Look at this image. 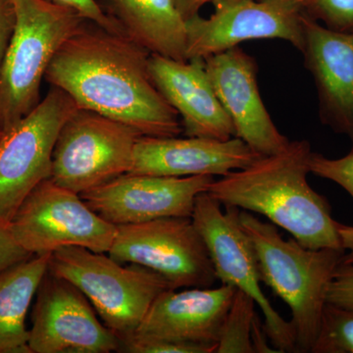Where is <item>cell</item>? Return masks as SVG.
Here are the masks:
<instances>
[{
    "mask_svg": "<svg viewBox=\"0 0 353 353\" xmlns=\"http://www.w3.org/2000/svg\"><path fill=\"white\" fill-rule=\"evenodd\" d=\"M150 57L126 34L87 20L60 46L44 80L79 108L119 121L141 136H180L182 121L155 87Z\"/></svg>",
    "mask_w": 353,
    "mask_h": 353,
    "instance_id": "obj_1",
    "label": "cell"
},
{
    "mask_svg": "<svg viewBox=\"0 0 353 353\" xmlns=\"http://www.w3.org/2000/svg\"><path fill=\"white\" fill-rule=\"evenodd\" d=\"M310 143L290 141L275 154L214 180L209 194L225 208L263 215L310 250H343L326 197L309 185Z\"/></svg>",
    "mask_w": 353,
    "mask_h": 353,
    "instance_id": "obj_2",
    "label": "cell"
},
{
    "mask_svg": "<svg viewBox=\"0 0 353 353\" xmlns=\"http://www.w3.org/2000/svg\"><path fill=\"white\" fill-rule=\"evenodd\" d=\"M240 223L256 254L260 280L290 309L296 352H311L319 333L329 285L343 250H310L285 240L277 226L240 210Z\"/></svg>",
    "mask_w": 353,
    "mask_h": 353,
    "instance_id": "obj_3",
    "label": "cell"
},
{
    "mask_svg": "<svg viewBox=\"0 0 353 353\" xmlns=\"http://www.w3.org/2000/svg\"><path fill=\"white\" fill-rule=\"evenodd\" d=\"M15 26L0 72V130L8 131L41 102V83L60 46L85 22L48 0H11Z\"/></svg>",
    "mask_w": 353,
    "mask_h": 353,
    "instance_id": "obj_4",
    "label": "cell"
},
{
    "mask_svg": "<svg viewBox=\"0 0 353 353\" xmlns=\"http://www.w3.org/2000/svg\"><path fill=\"white\" fill-rule=\"evenodd\" d=\"M48 269L78 288L119 340L136 333L155 299L173 289L157 272L81 246L51 253Z\"/></svg>",
    "mask_w": 353,
    "mask_h": 353,
    "instance_id": "obj_5",
    "label": "cell"
},
{
    "mask_svg": "<svg viewBox=\"0 0 353 353\" xmlns=\"http://www.w3.org/2000/svg\"><path fill=\"white\" fill-rule=\"evenodd\" d=\"M141 137L119 121L79 108L58 134L50 179L78 194L97 189L131 171Z\"/></svg>",
    "mask_w": 353,
    "mask_h": 353,
    "instance_id": "obj_6",
    "label": "cell"
},
{
    "mask_svg": "<svg viewBox=\"0 0 353 353\" xmlns=\"http://www.w3.org/2000/svg\"><path fill=\"white\" fill-rule=\"evenodd\" d=\"M80 108L61 88L52 87L32 112L0 139V222L8 225L26 197L48 180L60 130Z\"/></svg>",
    "mask_w": 353,
    "mask_h": 353,
    "instance_id": "obj_7",
    "label": "cell"
},
{
    "mask_svg": "<svg viewBox=\"0 0 353 353\" xmlns=\"http://www.w3.org/2000/svg\"><path fill=\"white\" fill-rule=\"evenodd\" d=\"M208 192L196 197L192 220L205 243L216 278L252 297L264 316L263 327L278 352H296V331L260 287L259 262L252 241L240 223V209L226 208Z\"/></svg>",
    "mask_w": 353,
    "mask_h": 353,
    "instance_id": "obj_8",
    "label": "cell"
},
{
    "mask_svg": "<svg viewBox=\"0 0 353 353\" xmlns=\"http://www.w3.org/2000/svg\"><path fill=\"white\" fill-rule=\"evenodd\" d=\"M16 241L32 255L67 246L108 253L117 227L94 212L80 194L51 179L37 185L8 224Z\"/></svg>",
    "mask_w": 353,
    "mask_h": 353,
    "instance_id": "obj_9",
    "label": "cell"
},
{
    "mask_svg": "<svg viewBox=\"0 0 353 353\" xmlns=\"http://www.w3.org/2000/svg\"><path fill=\"white\" fill-rule=\"evenodd\" d=\"M117 227L108 255L141 265L166 279L174 290L215 284L214 268L192 217L161 218Z\"/></svg>",
    "mask_w": 353,
    "mask_h": 353,
    "instance_id": "obj_10",
    "label": "cell"
},
{
    "mask_svg": "<svg viewBox=\"0 0 353 353\" xmlns=\"http://www.w3.org/2000/svg\"><path fill=\"white\" fill-rule=\"evenodd\" d=\"M214 12L185 21L187 58H204L255 39H282L303 50L304 0H210Z\"/></svg>",
    "mask_w": 353,
    "mask_h": 353,
    "instance_id": "obj_11",
    "label": "cell"
},
{
    "mask_svg": "<svg viewBox=\"0 0 353 353\" xmlns=\"http://www.w3.org/2000/svg\"><path fill=\"white\" fill-rule=\"evenodd\" d=\"M31 320L32 353H111L119 350V338L97 318L85 294L50 269L37 290Z\"/></svg>",
    "mask_w": 353,
    "mask_h": 353,
    "instance_id": "obj_12",
    "label": "cell"
},
{
    "mask_svg": "<svg viewBox=\"0 0 353 353\" xmlns=\"http://www.w3.org/2000/svg\"><path fill=\"white\" fill-rule=\"evenodd\" d=\"M214 180L205 175L178 178L127 173L80 196L104 220L122 226L192 217L196 197L208 192Z\"/></svg>",
    "mask_w": 353,
    "mask_h": 353,
    "instance_id": "obj_13",
    "label": "cell"
},
{
    "mask_svg": "<svg viewBox=\"0 0 353 353\" xmlns=\"http://www.w3.org/2000/svg\"><path fill=\"white\" fill-rule=\"evenodd\" d=\"M206 71L218 99L234 129V137L262 157L275 154L289 145L260 94L254 58L240 46L205 58Z\"/></svg>",
    "mask_w": 353,
    "mask_h": 353,
    "instance_id": "obj_14",
    "label": "cell"
},
{
    "mask_svg": "<svg viewBox=\"0 0 353 353\" xmlns=\"http://www.w3.org/2000/svg\"><path fill=\"white\" fill-rule=\"evenodd\" d=\"M304 66L314 81L323 124L345 134L353 152V32L334 31L304 13Z\"/></svg>",
    "mask_w": 353,
    "mask_h": 353,
    "instance_id": "obj_15",
    "label": "cell"
},
{
    "mask_svg": "<svg viewBox=\"0 0 353 353\" xmlns=\"http://www.w3.org/2000/svg\"><path fill=\"white\" fill-rule=\"evenodd\" d=\"M262 155L245 141L187 137H145L138 139L129 173L163 176H226L252 165Z\"/></svg>",
    "mask_w": 353,
    "mask_h": 353,
    "instance_id": "obj_16",
    "label": "cell"
},
{
    "mask_svg": "<svg viewBox=\"0 0 353 353\" xmlns=\"http://www.w3.org/2000/svg\"><path fill=\"white\" fill-rule=\"evenodd\" d=\"M150 73L155 87L182 119L185 136L227 141L234 129L218 99L204 58L178 61L150 54Z\"/></svg>",
    "mask_w": 353,
    "mask_h": 353,
    "instance_id": "obj_17",
    "label": "cell"
},
{
    "mask_svg": "<svg viewBox=\"0 0 353 353\" xmlns=\"http://www.w3.org/2000/svg\"><path fill=\"white\" fill-rule=\"evenodd\" d=\"M236 290L225 284L166 290L132 336L217 345Z\"/></svg>",
    "mask_w": 353,
    "mask_h": 353,
    "instance_id": "obj_18",
    "label": "cell"
},
{
    "mask_svg": "<svg viewBox=\"0 0 353 353\" xmlns=\"http://www.w3.org/2000/svg\"><path fill=\"white\" fill-rule=\"evenodd\" d=\"M123 32L148 50L187 61V27L173 0H102Z\"/></svg>",
    "mask_w": 353,
    "mask_h": 353,
    "instance_id": "obj_19",
    "label": "cell"
},
{
    "mask_svg": "<svg viewBox=\"0 0 353 353\" xmlns=\"http://www.w3.org/2000/svg\"><path fill=\"white\" fill-rule=\"evenodd\" d=\"M50 257L32 255L0 274V353H32L26 319Z\"/></svg>",
    "mask_w": 353,
    "mask_h": 353,
    "instance_id": "obj_20",
    "label": "cell"
},
{
    "mask_svg": "<svg viewBox=\"0 0 353 353\" xmlns=\"http://www.w3.org/2000/svg\"><path fill=\"white\" fill-rule=\"evenodd\" d=\"M255 301L236 290L228 311L215 353H254L252 330L255 316Z\"/></svg>",
    "mask_w": 353,
    "mask_h": 353,
    "instance_id": "obj_21",
    "label": "cell"
},
{
    "mask_svg": "<svg viewBox=\"0 0 353 353\" xmlns=\"http://www.w3.org/2000/svg\"><path fill=\"white\" fill-rule=\"evenodd\" d=\"M312 353H353V310L327 303Z\"/></svg>",
    "mask_w": 353,
    "mask_h": 353,
    "instance_id": "obj_22",
    "label": "cell"
},
{
    "mask_svg": "<svg viewBox=\"0 0 353 353\" xmlns=\"http://www.w3.org/2000/svg\"><path fill=\"white\" fill-rule=\"evenodd\" d=\"M304 13L334 31L353 32V0H304Z\"/></svg>",
    "mask_w": 353,
    "mask_h": 353,
    "instance_id": "obj_23",
    "label": "cell"
},
{
    "mask_svg": "<svg viewBox=\"0 0 353 353\" xmlns=\"http://www.w3.org/2000/svg\"><path fill=\"white\" fill-rule=\"evenodd\" d=\"M217 345L132 336L120 340L123 353H215Z\"/></svg>",
    "mask_w": 353,
    "mask_h": 353,
    "instance_id": "obj_24",
    "label": "cell"
},
{
    "mask_svg": "<svg viewBox=\"0 0 353 353\" xmlns=\"http://www.w3.org/2000/svg\"><path fill=\"white\" fill-rule=\"evenodd\" d=\"M309 168L310 173L338 183L353 199V152L338 159L312 152L309 158Z\"/></svg>",
    "mask_w": 353,
    "mask_h": 353,
    "instance_id": "obj_25",
    "label": "cell"
},
{
    "mask_svg": "<svg viewBox=\"0 0 353 353\" xmlns=\"http://www.w3.org/2000/svg\"><path fill=\"white\" fill-rule=\"evenodd\" d=\"M327 303L353 310V264L339 265L329 285Z\"/></svg>",
    "mask_w": 353,
    "mask_h": 353,
    "instance_id": "obj_26",
    "label": "cell"
},
{
    "mask_svg": "<svg viewBox=\"0 0 353 353\" xmlns=\"http://www.w3.org/2000/svg\"><path fill=\"white\" fill-rule=\"evenodd\" d=\"M58 6L68 7L80 14L85 20L101 26L103 29L116 34H123L119 24L104 11L95 0H48Z\"/></svg>",
    "mask_w": 353,
    "mask_h": 353,
    "instance_id": "obj_27",
    "label": "cell"
},
{
    "mask_svg": "<svg viewBox=\"0 0 353 353\" xmlns=\"http://www.w3.org/2000/svg\"><path fill=\"white\" fill-rule=\"evenodd\" d=\"M32 256L14 239L8 225L0 222V274Z\"/></svg>",
    "mask_w": 353,
    "mask_h": 353,
    "instance_id": "obj_28",
    "label": "cell"
},
{
    "mask_svg": "<svg viewBox=\"0 0 353 353\" xmlns=\"http://www.w3.org/2000/svg\"><path fill=\"white\" fill-rule=\"evenodd\" d=\"M15 26V11L11 0H0V72Z\"/></svg>",
    "mask_w": 353,
    "mask_h": 353,
    "instance_id": "obj_29",
    "label": "cell"
},
{
    "mask_svg": "<svg viewBox=\"0 0 353 353\" xmlns=\"http://www.w3.org/2000/svg\"><path fill=\"white\" fill-rule=\"evenodd\" d=\"M252 341L254 353L278 352V350L272 345L270 341H269L268 336H267L266 333H265L263 325L261 324V321H260L257 315L255 316L254 321H253Z\"/></svg>",
    "mask_w": 353,
    "mask_h": 353,
    "instance_id": "obj_30",
    "label": "cell"
},
{
    "mask_svg": "<svg viewBox=\"0 0 353 353\" xmlns=\"http://www.w3.org/2000/svg\"><path fill=\"white\" fill-rule=\"evenodd\" d=\"M338 232L340 234L341 245L345 250L343 263L353 264V226L338 222Z\"/></svg>",
    "mask_w": 353,
    "mask_h": 353,
    "instance_id": "obj_31",
    "label": "cell"
},
{
    "mask_svg": "<svg viewBox=\"0 0 353 353\" xmlns=\"http://www.w3.org/2000/svg\"><path fill=\"white\" fill-rule=\"evenodd\" d=\"M176 10L182 15L185 21L199 15V11L210 0H173Z\"/></svg>",
    "mask_w": 353,
    "mask_h": 353,
    "instance_id": "obj_32",
    "label": "cell"
},
{
    "mask_svg": "<svg viewBox=\"0 0 353 353\" xmlns=\"http://www.w3.org/2000/svg\"><path fill=\"white\" fill-rule=\"evenodd\" d=\"M2 136H3V132H2L1 130H0V139H1Z\"/></svg>",
    "mask_w": 353,
    "mask_h": 353,
    "instance_id": "obj_33",
    "label": "cell"
}]
</instances>
